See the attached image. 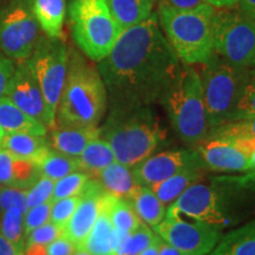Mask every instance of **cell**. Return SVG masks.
I'll return each instance as SVG.
<instances>
[{
	"instance_id": "cell-1",
	"label": "cell",
	"mask_w": 255,
	"mask_h": 255,
	"mask_svg": "<svg viewBox=\"0 0 255 255\" xmlns=\"http://www.w3.org/2000/svg\"><path fill=\"white\" fill-rule=\"evenodd\" d=\"M180 59L162 32L157 14L124 30L98 63L111 109L161 103L180 72Z\"/></svg>"
},
{
	"instance_id": "cell-2",
	"label": "cell",
	"mask_w": 255,
	"mask_h": 255,
	"mask_svg": "<svg viewBox=\"0 0 255 255\" xmlns=\"http://www.w3.org/2000/svg\"><path fill=\"white\" fill-rule=\"evenodd\" d=\"M116 161L133 168L154 154L167 139V131L151 107L111 109L101 129Z\"/></svg>"
},
{
	"instance_id": "cell-3",
	"label": "cell",
	"mask_w": 255,
	"mask_h": 255,
	"mask_svg": "<svg viewBox=\"0 0 255 255\" xmlns=\"http://www.w3.org/2000/svg\"><path fill=\"white\" fill-rule=\"evenodd\" d=\"M107 89L98 70L81 55L73 52L69 58L56 123L97 127L107 109Z\"/></svg>"
},
{
	"instance_id": "cell-4",
	"label": "cell",
	"mask_w": 255,
	"mask_h": 255,
	"mask_svg": "<svg viewBox=\"0 0 255 255\" xmlns=\"http://www.w3.org/2000/svg\"><path fill=\"white\" fill-rule=\"evenodd\" d=\"M215 12L208 2L186 11L158 7L165 38L182 64L201 65L214 55Z\"/></svg>"
},
{
	"instance_id": "cell-5",
	"label": "cell",
	"mask_w": 255,
	"mask_h": 255,
	"mask_svg": "<svg viewBox=\"0 0 255 255\" xmlns=\"http://www.w3.org/2000/svg\"><path fill=\"white\" fill-rule=\"evenodd\" d=\"M161 103L176 135L195 146L209 135V124L203 102L200 76L193 65L182 64L177 77Z\"/></svg>"
},
{
	"instance_id": "cell-6",
	"label": "cell",
	"mask_w": 255,
	"mask_h": 255,
	"mask_svg": "<svg viewBox=\"0 0 255 255\" xmlns=\"http://www.w3.org/2000/svg\"><path fill=\"white\" fill-rule=\"evenodd\" d=\"M251 69L233 66L214 53L199 72L209 132L233 120Z\"/></svg>"
},
{
	"instance_id": "cell-7",
	"label": "cell",
	"mask_w": 255,
	"mask_h": 255,
	"mask_svg": "<svg viewBox=\"0 0 255 255\" xmlns=\"http://www.w3.org/2000/svg\"><path fill=\"white\" fill-rule=\"evenodd\" d=\"M69 15L73 40L92 62L109 55L123 32L105 0H71Z\"/></svg>"
},
{
	"instance_id": "cell-8",
	"label": "cell",
	"mask_w": 255,
	"mask_h": 255,
	"mask_svg": "<svg viewBox=\"0 0 255 255\" xmlns=\"http://www.w3.org/2000/svg\"><path fill=\"white\" fill-rule=\"evenodd\" d=\"M214 53L240 69L255 66V20L234 7L216 8Z\"/></svg>"
},
{
	"instance_id": "cell-9",
	"label": "cell",
	"mask_w": 255,
	"mask_h": 255,
	"mask_svg": "<svg viewBox=\"0 0 255 255\" xmlns=\"http://www.w3.org/2000/svg\"><path fill=\"white\" fill-rule=\"evenodd\" d=\"M232 207L228 178H216L212 183L202 180L194 183L169 208L222 231L233 225Z\"/></svg>"
},
{
	"instance_id": "cell-10",
	"label": "cell",
	"mask_w": 255,
	"mask_h": 255,
	"mask_svg": "<svg viewBox=\"0 0 255 255\" xmlns=\"http://www.w3.org/2000/svg\"><path fill=\"white\" fill-rule=\"evenodd\" d=\"M27 64L40 87L49 121L47 128L51 129L56 126L57 108L68 73V49L59 38H40Z\"/></svg>"
},
{
	"instance_id": "cell-11",
	"label": "cell",
	"mask_w": 255,
	"mask_h": 255,
	"mask_svg": "<svg viewBox=\"0 0 255 255\" xmlns=\"http://www.w3.org/2000/svg\"><path fill=\"white\" fill-rule=\"evenodd\" d=\"M39 39L33 0H15L0 11V50L5 56L19 62L27 60Z\"/></svg>"
},
{
	"instance_id": "cell-12",
	"label": "cell",
	"mask_w": 255,
	"mask_h": 255,
	"mask_svg": "<svg viewBox=\"0 0 255 255\" xmlns=\"http://www.w3.org/2000/svg\"><path fill=\"white\" fill-rule=\"evenodd\" d=\"M154 232L183 255H208L222 237L219 228L194 220L188 222L169 207L164 219Z\"/></svg>"
},
{
	"instance_id": "cell-13",
	"label": "cell",
	"mask_w": 255,
	"mask_h": 255,
	"mask_svg": "<svg viewBox=\"0 0 255 255\" xmlns=\"http://www.w3.org/2000/svg\"><path fill=\"white\" fill-rule=\"evenodd\" d=\"M190 169H206L195 149H175L150 155L133 167L132 173L139 186L150 187Z\"/></svg>"
},
{
	"instance_id": "cell-14",
	"label": "cell",
	"mask_w": 255,
	"mask_h": 255,
	"mask_svg": "<svg viewBox=\"0 0 255 255\" xmlns=\"http://www.w3.org/2000/svg\"><path fill=\"white\" fill-rule=\"evenodd\" d=\"M5 97L13 102L19 109L32 119L39 121L46 128L49 127L43 94L27 60L19 62L17 68H14Z\"/></svg>"
},
{
	"instance_id": "cell-15",
	"label": "cell",
	"mask_w": 255,
	"mask_h": 255,
	"mask_svg": "<svg viewBox=\"0 0 255 255\" xmlns=\"http://www.w3.org/2000/svg\"><path fill=\"white\" fill-rule=\"evenodd\" d=\"M206 169L218 173L250 170V156L241 151L229 138L207 137L194 146Z\"/></svg>"
},
{
	"instance_id": "cell-16",
	"label": "cell",
	"mask_w": 255,
	"mask_h": 255,
	"mask_svg": "<svg viewBox=\"0 0 255 255\" xmlns=\"http://www.w3.org/2000/svg\"><path fill=\"white\" fill-rule=\"evenodd\" d=\"M105 194L97 178L90 177L81 194L82 200L65 227L63 235L77 248H82L101 212V199Z\"/></svg>"
},
{
	"instance_id": "cell-17",
	"label": "cell",
	"mask_w": 255,
	"mask_h": 255,
	"mask_svg": "<svg viewBox=\"0 0 255 255\" xmlns=\"http://www.w3.org/2000/svg\"><path fill=\"white\" fill-rule=\"evenodd\" d=\"M101 137V129L94 126L57 124L51 128L50 146L62 154L78 157L92 139Z\"/></svg>"
},
{
	"instance_id": "cell-18",
	"label": "cell",
	"mask_w": 255,
	"mask_h": 255,
	"mask_svg": "<svg viewBox=\"0 0 255 255\" xmlns=\"http://www.w3.org/2000/svg\"><path fill=\"white\" fill-rule=\"evenodd\" d=\"M37 164L0 149V183L6 187L28 189L39 178Z\"/></svg>"
},
{
	"instance_id": "cell-19",
	"label": "cell",
	"mask_w": 255,
	"mask_h": 255,
	"mask_svg": "<svg viewBox=\"0 0 255 255\" xmlns=\"http://www.w3.org/2000/svg\"><path fill=\"white\" fill-rule=\"evenodd\" d=\"M94 178H97L107 194L128 201L131 200L133 194L139 188V184L133 176L132 168L117 161L104 168L98 176Z\"/></svg>"
},
{
	"instance_id": "cell-20",
	"label": "cell",
	"mask_w": 255,
	"mask_h": 255,
	"mask_svg": "<svg viewBox=\"0 0 255 255\" xmlns=\"http://www.w3.org/2000/svg\"><path fill=\"white\" fill-rule=\"evenodd\" d=\"M50 148L46 136L28 132L5 133L1 142V149L17 157L30 159L34 163H37Z\"/></svg>"
},
{
	"instance_id": "cell-21",
	"label": "cell",
	"mask_w": 255,
	"mask_h": 255,
	"mask_svg": "<svg viewBox=\"0 0 255 255\" xmlns=\"http://www.w3.org/2000/svg\"><path fill=\"white\" fill-rule=\"evenodd\" d=\"M0 128L5 133L28 132L46 136L47 132L43 123L25 114L7 97L0 98Z\"/></svg>"
},
{
	"instance_id": "cell-22",
	"label": "cell",
	"mask_w": 255,
	"mask_h": 255,
	"mask_svg": "<svg viewBox=\"0 0 255 255\" xmlns=\"http://www.w3.org/2000/svg\"><path fill=\"white\" fill-rule=\"evenodd\" d=\"M209 255H255V220L222 235Z\"/></svg>"
},
{
	"instance_id": "cell-23",
	"label": "cell",
	"mask_w": 255,
	"mask_h": 255,
	"mask_svg": "<svg viewBox=\"0 0 255 255\" xmlns=\"http://www.w3.org/2000/svg\"><path fill=\"white\" fill-rule=\"evenodd\" d=\"M203 170L205 169H190V170L182 171V173L170 176L167 180L151 184L149 188L154 191L158 200L168 208L182 195L188 188L202 180Z\"/></svg>"
},
{
	"instance_id": "cell-24",
	"label": "cell",
	"mask_w": 255,
	"mask_h": 255,
	"mask_svg": "<svg viewBox=\"0 0 255 255\" xmlns=\"http://www.w3.org/2000/svg\"><path fill=\"white\" fill-rule=\"evenodd\" d=\"M33 12L46 37L63 39L65 0H33Z\"/></svg>"
},
{
	"instance_id": "cell-25",
	"label": "cell",
	"mask_w": 255,
	"mask_h": 255,
	"mask_svg": "<svg viewBox=\"0 0 255 255\" xmlns=\"http://www.w3.org/2000/svg\"><path fill=\"white\" fill-rule=\"evenodd\" d=\"M115 20L122 28L135 26L152 13L151 0H105Z\"/></svg>"
},
{
	"instance_id": "cell-26",
	"label": "cell",
	"mask_w": 255,
	"mask_h": 255,
	"mask_svg": "<svg viewBox=\"0 0 255 255\" xmlns=\"http://www.w3.org/2000/svg\"><path fill=\"white\" fill-rule=\"evenodd\" d=\"M116 161L115 154L109 143L103 137L92 139L78 156L81 171L87 173L90 177H97L98 174L108 165Z\"/></svg>"
},
{
	"instance_id": "cell-27",
	"label": "cell",
	"mask_w": 255,
	"mask_h": 255,
	"mask_svg": "<svg viewBox=\"0 0 255 255\" xmlns=\"http://www.w3.org/2000/svg\"><path fill=\"white\" fill-rule=\"evenodd\" d=\"M139 220L154 229L164 219L167 213L165 207L149 187L139 186L130 200Z\"/></svg>"
},
{
	"instance_id": "cell-28",
	"label": "cell",
	"mask_w": 255,
	"mask_h": 255,
	"mask_svg": "<svg viewBox=\"0 0 255 255\" xmlns=\"http://www.w3.org/2000/svg\"><path fill=\"white\" fill-rule=\"evenodd\" d=\"M113 229V223L101 199V212L82 248L91 255H115L111 246Z\"/></svg>"
},
{
	"instance_id": "cell-29",
	"label": "cell",
	"mask_w": 255,
	"mask_h": 255,
	"mask_svg": "<svg viewBox=\"0 0 255 255\" xmlns=\"http://www.w3.org/2000/svg\"><path fill=\"white\" fill-rule=\"evenodd\" d=\"M102 202L114 228L132 232L142 223L130 201L105 193L102 196Z\"/></svg>"
},
{
	"instance_id": "cell-30",
	"label": "cell",
	"mask_w": 255,
	"mask_h": 255,
	"mask_svg": "<svg viewBox=\"0 0 255 255\" xmlns=\"http://www.w3.org/2000/svg\"><path fill=\"white\" fill-rule=\"evenodd\" d=\"M36 164L40 176L49 177L53 181L59 180L73 171L81 170L78 157L62 154L52 148H50Z\"/></svg>"
},
{
	"instance_id": "cell-31",
	"label": "cell",
	"mask_w": 255,
	"mask_h": 255,
	"mask_svg": "<svg viewBox=\"0 0 255 255\" xmlns=\"http://www.w3.org/2000/svg\"><path fill=\"white\" fill-rule=\"evenodd\" d=\"M24 215L19 207H11L0 214V233L21 250H25Z\"/></svg>"
},
{
	"instance_id": "cell-32",
	"label": "cell",
	"mask_w": 255,
	"mask_h": 255,
	"mask_svg": "<svg viewBox=\"0 0 255 255\" xmlns=\"http://www.w3.org/2000/svg\"><path fill=\"white\" fill-rule=\"evenodd\" d=\"M157 234L152 228L141 223L136 229L130 232L115 255H138L156 240Z\"/></svg>"
},
{
	"instance_id": "cell-33",
	"label": "cell",
	"mask_w": 255,
	"mask_h": 255,
	"mask_svg": "<svg viewBox=\"0 0 255 255\" xmlns=\"http://www.w3.org/2000/svg\"><path fill=\"white\" fill-rule=\"evenodd\" d=\"M89 180H90V176L81 170L73 171V173L59 178L53 186L51 201L53 202V201L64 199V197L81 195Z\"/></svg>"
},
{
	"instance_id": "cell-34",
	"label": "cell",
	"mask_w": 255,
	"mask_h": 255,
	"mask_svg": "<svg viewBox=\"0 0 255 255\" xmlns=\"http://www.w3.org/2000/svg\"><path fill=\"white\" fill-rule=\"evenodd\" d=\"M208 137H248L255 139V116L247 119L233 120L215 128L209 132Z\"/></svg>"
},
{
	"instance_id": "cell-35",
	"label": "cell",
	"mask_w": 255,
	"mask_h": 255,
	"mask_svg": "<svg viewBox=\"0 0 255 255\" xmlns=\"http://www.w3.org/2000/svg\"><path fill=\"white\" fill-rule=\"evenodd\" d=\"M255 116V66L251 68L250 75L246 83H245L244 90L241 97L235 109L233 120L247 119V117ZM232 120V121H233Z\"/></svg>"
},
{
	"instance_id": "cell-36",
	"label": "cell",
	"mask_w": 255,
	"mask_h": 255,
	"mask_svg": "<svg viewBox=\"0 0 255 255\" xmlns=\"http://www.w3.org/2000/svg\"><path fill=\"white\" fill-rule=\"evenodd\" d=\"M82 200V195L64 197V199L53 201L52 208H51L50 222L55 223L62 229L71 218L73 212L77 208Z\"/></svg>"
},
{
	"instance_id": "cell-37",
	"label": "cell",
	"mask_w": 255,
	"mask_h": 255,
	"mask_svg": "<svg viewBox=\"0 0 255 255\" xmlns=\"http://www.w3.org/2000/svg\"><path fill=\"white\" fill-rule=\"evenodd\" d=\"M55 182L56 181L51 180L49 177L39 176V178H38L36 182L32 184V186L27 189V193H26L27 209L51 201Z\"/></svg>"
},
{
	"instance_id": "cell-38",
	"label": "cell",
	"mask_w": 255,
	"mask_h": 255,
	"mask_svg": "<svg viewBox=\"0 0 255 255\" xmlns=\"http://www.w3.org/2000/svg\"><path fill=\"white\" fill-rule=\"evenodd\" d=\"M51 208H52V201L41 203V205L34 206L27 209V212L24 215L25 238L33 229L40 227L41 225L50 221Z\"/></svg>"
},
{
	"instance_id": "cell-39",
	"label": "cell",
	"mask_w": 255,
	"mask_h": 255,
	"mask_svg": "<svg viewBox=\"0 0 255 255\" xmlns=\"http://www.w3.org/2000/svg\"><path fill=\"white\" fill-rule=\"evenodd\" d=\"M26 193L27 189L24 188L2 186L0 189V214L11 207H19L26 213Z\"/></svg>"
},
{
	"instance_id": "cell-40",
	"label": "cell",
	"mask_w": 255,
	"mask_h": 255,
	"mask_svg": "<svg viewBox=\"0 0 255 255\" xmlns=\"http://www.w3.org/2000/svg\"><path fill=\"white\" fill-rule=\"evenodd\" d=\"M63 234V229L56 226L52 222H46L41 225L33 231L28 233L25 238V245L27 244H39V245H47L55 241L57 238H59Z\"/></svg>"
},
{
	"instance_id": "cell-41",
	"label": "cell",
	"mask_w": 255,
	"mask_h": 255,
	"mask_svg": "<svg viewBox=\"0 0 255 255\" xmlns=\"http://www.w3.org/2000/svg\"><path fill=\"white\" fill-rule=\"evenodd\" d=\"M14 64L11 58L0 53V98L5 97L8 82L14 71Z\"/></svg>"
},
{
	"instance_id": "cell-42",
	"label": "cell",
	"mask_w": 255,
	"mask_h": 255,
	"mask_svg": "<svg viewBox=\"0 0 255 255\" xmlns=\"http://www.w3.org/2000/svg\"><path fill=\"white\" fill-rule=\"evenodd\" d=\"M77 247L62 234L55 241L47 245V255H72Z\"/></svg>"
},
{
	"instance_id": "cell-43",
	"label": "cell",
	"mask_w": 255,
	"mask_h": 255,
	"mask_svg": "<svg viewBox=\"0 0 255 255\" xmlns=\"http://www.w3.org/2000/svg\"><path fill=\"white\" fill-rule=\"evenodd\" d=\"M206 2L205 0H158V7L186 11Z\"/></svg>"
},
{
	"instance_id": "cell-44",
	"label": "cell",
	"mask_w": 255,
	"mask_h": 255,
	"mask_svg": "<svg viewBox=\"0 0 255 255\" xmlns=\"http://www.w3.org/2000/svg\"><path fill=\"white\" fill-rule=\"evenodd\" d=\"M0 255H25V250L15 246L0 233Z\"/></svg>"
},
{
	"instance_id": "cell-45",
	"label": "cell",
	"mask_w": 255,
	"mask_h": 255,
	"mask_svg": "<svg viewBox=\"0 0 255 255\" xmlns=\"http://www.w3.org/2000/svg\"><path fill=\"white\" fill-rule=\"evenodd\" d=\"M240 11L255 20V0H239Z\"/></svg>"
},
{
	"instance_id": "cell-46",
	"label": "cell",
	"mask_w": 255,
	"mask_h": 255,
	"mask_svg": "<svg viewBox=\"0 0 255 255\" xmlns=\"http://www.w3.org/2000/svg\"><path fill=\"white\" fill-rule=\"evenodd\" d=\"M25 255H47V246L39 244L25 245Z\"/></svg>"
},
{
	"instance_id": "cell-47",
	"label": "cell",
	"mask_w": 255,
	"mask_h": 255,
	"mask_svg": "<svg viewBox=\"0 0 255 255\" xmlns=\"http://www.w3.org/2000/svg\"><path fill=\"white\" fill-rule=\"evenodd\" d=\"M158 255H183L180 251H177L176 248L169 245L168 242L164 240H161V244H159V252Z\"/></svg>"
},
{
	"instance_id": "cell-48",
	"label": "cell",
	"mask_w": 255,
	"mask_h": 255,
	"mask_svg": "<svg viewBox=\"0 0 255 255\" xmlns=\"http://www.w3.org/2000/svg\"><path fill=\"white\" fill-rule=\"evenodd\" d=\"M209 5L214 6L216 8L222 7H234L238 5L239 0H205Z\"/></svg>"
},
{
	"instance_id": "cell-49",
	"label": "cell",
	"mask_w": 255,
	"mask_h": 255,
	"mask_svg": "<svg viewBox=\"0 0 255 255\" xmlns=\"http://www.w3.org/2000/svg\"><path fill=\"white\" fill-rule=\"evenodd\" d=\"M161 240L162 239L158 237L156 238V240L152 242L149 247H146L144 251L142 252V253H139L138 255H158V252H159V244H161Z\"/></svg>"
},
{
	"instance_id": "cell-50",
	"label": "cell",
	"mask_w": 255,
	"mask_h": 255,
	"mask_svg": "<svg viewBox=\"0 0 255 255\" xmlns=\"http://www.w3.org/2000/svg\"><path fill=\"white\" fill-rule=\"evenodd\" d=\"M250 170L255 173V149L250 156Z\"/></svg>"
},
{
	"instance_id": "cell-51",
	"label": "cell",
	"mask_w": 255,
	"mask_h": 255,
	"mask_svg": "<svg viewBox=\"0 0 255 255\" xmlns=\"http://www.w3.org/2000/svg\"><path fill=\"white\" fill-rule=\"evenodd\" d=\"M72 255H91V254L85 250H83V248H77Z\"/></svg>"
},
{
	"instance_id": "cell-52",
	"label": "cell",
	"mask_w": 255,
	"mask_h": 255,
	"mask_svg": "<svg viewBox=\"0 0 255 255\" xmlns=\"http://www.w3.org/2000/svg\"><path fill=\"white\" fill-rule=\"evenodd\" d=\"M4 135H5L4 130H2L1 128H0V149H1V142H2V137H4Z\"/></svg>"
},
{
	"instance_id": "cell-53",
	"label": "cell",
	"mask_w": 255,
	"mask_h": 255,
	"mask_svg": "<svg viewBox=\"0 0 255 255\" xmlns=\"http://www.w3.org/2000/svg\"><path fill=\"white\" fill-rule=\"evenodd\" d=\"M1 188H2V184H1V183H0V189H1Z\"/></svg>"
},
{
	"instance_id": "cell-54",
	"label": "cell",
	"mask_w": 255,
	"mask_h": 255,
	"mask_svg": "<svg viewBox=\"0 0 255 255\" xmlns=\"http://www.w3.org/2000/svg\"><path fill=\"white\" fill-rule=\"evenodd\" d=\"M151 1H152V2H154V1H155V0H151Z\"/></svg>"
}]
</instances>
